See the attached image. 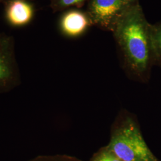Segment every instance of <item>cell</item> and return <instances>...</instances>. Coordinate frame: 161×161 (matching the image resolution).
Masks as SVG:
<instances>
[{"instance_id": "7a4b0ae2", "label": "cell", "mask_w": 161, "mask_h": 161, "mask_svg": "<svg viewBox=\"0 0 161 161\" xmlns=\"http://www.w3.org/2000/svg\"><path fill=\"white\" fill-rule=\"evenodd\" d=\"M108 147L122 161H158L137 124L130 117L114 130Z\"/></svg>"}, {"instance_id": "52a82bcc", "label": "cell", "mask_w": 161, "mask_h": 161, "mask_svg": "<svg viewBox=\"0 0 161 161\" xmlns=\"http://www.w3.org/2000/svg\"><path fill=\"white\" fill-rule=\"evenodd\" d=\"M151 32L154 63L161 66V22L152 24Z\"/></svg>"}, {"instance_id": "277c9868", "label": "cell", "mask_w": 161, "mask_h": 161, "mask_svg": "<svg viewBox=\"0 0 161 161\" xmlns=\"http://www.w3.org/2000/svg\"><path fill=\"white\" fill-rule=\"evenodd\" d=\"M92 25L86 12L71 10L64 15L60 22V27L64 34L70 37H76L83 34Z\"/></svg>"}, {"instance_id": "3957f363", "label": "cell", "mask_w": 161, "mask_h": 161, "mask_svg": "<svg viewBox=\"0 0 161 161\" xmlns=\"http://www.w3.org/2000/svg\"><path fill=\"white\" fill-rule=\"evenodd\" d=\"M139 0H90L86 13L92 25L113 32L124 14Z\"/></svg>"}, {"instance_id": "8992f818", "label": "cell", "mask_w": 161, "mask_h": 161, "mask_svg": "<svg viewBox=\"0 0 161 161\" xmlns=\"http://www.w3.org/2000/svg\"><path fill=\"white\" fill-rule=\"evenodd\" d=\"M7 15L8 20L14 25L20 26L28 23L32 17L33 10L29 4L20 0L12 3Z\"/></svg>"}, {"instance_id": "5b68a950", "label": "cell", "mask_w": 161, "mask_h": 161, "mask_svg": "<svg viewBox=\"0 0 161 161\" xmlns=\"http://www.w3.org/2000/svg\"><path fill=\"white\" fill-rule=\"evenodd\" d=\"M17 84L10 57L6 50L0 48V93L11 91Z\"/></svg>"}, {"instance_id": "ba28073f", "label": "cell", "mask_w": 161, "mask_h": 161, "mask_svg": "<svg viewBox=\"0 0 161 161\" xmlns=\"http://www.w3.org/2000/svg\"><path fill=\"white\" fill-rule=\"evenodd\" d=\"M92 161H122L107 147L96 156Z\"/></svg>"}, {"instance_id": "6da1fadb", "label": "cell", "mask_w": 161, "mask_h": 161, "mask_svg": "<svg viewBox=\"0 0 161 161\" xmlns=\"http://www.w3.org/2000/svg\"><path fill=\"white\" fill-rule=\"evenodd\" d=\"M151 27L138 3L124 14L112 32L127 69L140 78L148 75L154 64Z\"/></svg>"}, {"instance_id": "9c48e42d", "label": "cell", "mask_w": 161, "mask_h": 161, "mask_svg": "<svg viewBox=\"0 0 161 161\" xmlns=\"http://www.w3.org/2000/svg\"><path fill=\"white\" fill-rule=\"evenodd\" d=\"M87 0H55L56 5L60 8L70 6H82Z\"/></svg>"}, {"instance_id": "30bf717a", "label": "cell", "mask_w": 161, "mask_h": 161, "mask_svg": "<svg viewBox=\"0 0 161 161\" xmlns=\"http://www.w3.org/2000/svg\"><path fill=\"white\" fill-rule=\"evenodd\" d=\"M69 161L68 159L64 158H52V159H42L41 161Z\"/></svg>"}]
</instances>
